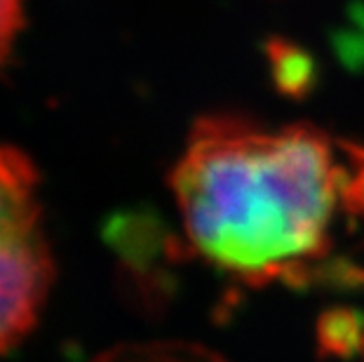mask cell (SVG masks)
Instances as JSON below:
<instances>
[{
	"instance_id": "obj_1",
	"label": "cell",
	"mask_w": 364,
	"mask_h": 362,
	"mask_svg": "<svg viewBox=\"0 0 364 362\" xmlns=\"http://www.w3.org/2000/svg\"><path fill=\"white\" fill-rule=\"evenodd\" d=\"M343 165L322 129H263L242 115H203L191 127L169 186L191 250L247 284L329 254Z\"/></svg>"
},
{
	"instance_id": "obj_2",
	"label": "cell",
	"mask_w": 364,
	"mask_h": 362,
	"mask_svg": "<svg viewBox=\"0 0 364 362\" xmlns=\"http://www.w3.org/2000/svg\"><path fill=\"white\" fill-rule=\"evenodd\" d=\"M38 183L33 160L0 142V353L31 334L54 282Z\"/></svg>"
},
{
	"instance_id": "obj_3",
	"label": "cell",
	"mask_w": 364,
	"mask_h": 362,
	"mask_svg": "<svg viewBox=\"0 0 364 362\" xmlns=\"http://www.w3.org/2000/svg\"><path fill=\"white\" fill-rule=\"evenodd\" d=\"M261 48L277 95L289 102H304L313 95L320 82V66L311 50L287 36H268Z\"/></svg>"
},
{
	"instance_id": "obj_4",
	"label": "cell",
	"mask_w": 364,
	"mask_h": 362,
	"mask_svg": "<svg viewBox=\"0 0 364 362\" xmlns=\"http://www.w3.org/2000/svg\"><path fill=\"white\" fill-rule=\"evenodd\" d=\"M364 315L350 306H331L315 320V346L320 360H353L362 351Z\"/></svg>"
},
{
	"instance_id": "obj_5",
	"label": "cell",
	"mask_w": 364,
	"mask_h": 362,
	"mask_svg": "<svg viewBox=\"0 0 364 362\" xmlns=\"http://www.w3.org/2000/svg\"><path fill=\"white\" fill-rule=\"evenodd\" d=\"M336 146L346 158L338 200L348 212L364 219V146L348 139H336Z\"/></svg>"
},
{
	"instance_id": "obj_6",
	"label": "cell",
	"mask_w": 364,
	"mask_h": 362,
	"mask_svg": "<svg viewBox=\"0 0 364 362\" xmlns=\"http://www.w3.org/2000/svg\"><path fill=\"white\" fill-rule=\"evenodd\" d=\"M21 26H24V0H0V66L10 59Z\"/></svg>"
},
{
	"instance_id": "obj_7",
	"label": "cell",
	"mask_w": 364,
	"mask_h": 362,
	"mask_svg": "<svg viewBox=\"0 0 364 362\" xmlns=\"http://www.w3.org/2000/svg\"><path fill=\"white\" fill-rule=\"evenodd\" d=\"M360 356H362V360H364V336H362V351H360Z\"/></svg>"
}]
</instances>
